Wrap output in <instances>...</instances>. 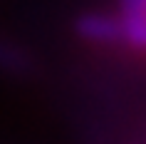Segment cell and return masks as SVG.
I'll return each instance as SVG.
<instances>
[{"label":"cell","mask_w":146,"mask_h":144,"mask_svg":"<svg viewBox=\"0 0 146 144\" xmlns=\"http://www.w3.org/2000/svg\"><path fill=\"white\" fill-rule=\"evenodd\" d=\"M27 67H30L27 55H25L20 47L10 45L8 40L0 38V70H5L10 75H17V72H25Z\"/></svg>","instance_id":"3957f363"},{"label":"cell","mask_w":146,"mask_h":144,"mask_svg":"<svg viewBox=\"0 0 146 144\" xmlns=\"http://www.w3.org/2000/svg\"><path fill=\"white\" fill-rule=\"evenodd\" d=\"M74 32L84 42H94V45H119V42H124L119 15H109V13L79 15L74 20Z\"/></svg>","instance_id":"6da1fadb"},{"label":"cell","mask_w":146,"mask_h":144,"mask_svg":"<svg viewBox=\"0 0 146 144\" xmlns=\"http://www.w3.org/2000/svg\"><path fill=\"white\" fill-rule=\"evenodd\" d=\"M119 23L124 42L146 55V0H119Z\"/></svg>","instance_id":"7a4b0ae2"}]
</instances>
